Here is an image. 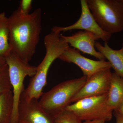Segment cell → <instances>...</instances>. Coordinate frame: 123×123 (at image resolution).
<instances>
[{"instance_id": "obj_1", "label": "cell", "mask_w": 123, "mask_h": 123, "mask_svg": "<svg viewBox=\"0 0 123 123\" xmlns=\"http://www.w3.org/2000/svg\"><path fill=\"white\" fill-rule=\"evenodd\" d=\"M11 52L29 63L35 54L42 31V11L35 10L29 14L17 9L8 18Z\"/></svg>"}, {"instance_id": "obj_2", "label": "cell", "mask_w": 123, "mask_h": 123, "mask_svg": "<svg viewBox=\"0 0 123 123\" xmlns=\"http://www.w3.org/2000/svg\"><path fill=\"white\" fill-rule=\"evenodd\" d=\"M60 35V33L51 31L45 36L44 39L46 49L45 56L37 66L35 75L32 77L27 88L23 92L20 99L25 101L33 99L38 100L43 93V90L47 84L48 73L51 65L69 47Z\"/></svg>"}, {"instance_id": "obj_3", "label": "cell", "mask_w": 123, "mask_h": 123, "mask_svg": "<svg viewBox=\"0 0 123 123\" xmlns=\"http://www.w3.org/2000/svg\"><path fill=\"white\" fill-rule=\"evenodd\" d=\"M87 77L70 79L63 82L48 92L43 93L39 103L44 111L52 117L65 110L73 98L85 84Z\"/></svg>"}, {"instance_id": "obj_4", "label": "cell", "mask_w": 123, "mask_h": 123, "mask_svg": "<svg viewBox=\"0 0 123 123\" xmlns=\"http://www.w3.org/2000/svg\"><path fill=\"white\" fill-rule=\"evenodd\" d=\"M99 27L112 35L123 31V0H86Z\"/></svg>"}, {"instance_id": "obj_5", "label": "cell", "mask_w": 123, "mask_h": 123, "mask_svg": "<svg viewBox=\"0 0 123 123\" xmlns=\"http://www.w3.org/2000/svg\"><path fill=\"white\" fill-rule=\"evenodd\" d=\"M5 58L13 94V108L10 123H19L18 107L21 95L25 89L24 79L27 76L33 77L35 75L37 66L30 65L11 52Z\"/></svg>"}, {"instance_id": "obj_6", "label": "cell", "mask_w": 123, "mask_h": 123, "mask_svg": "<svg viewBox=\"0 0 123 123\" xmlns=\"http://www.w3.org/2000/svg\"><path fill=\"white\" fill-rule=\"evenodd\" d=\"M108 94L83 98L70 104L65 110L73 112L81 121L98 119L110 121L113 111L108 106Z\"/></svg>"}, {"instance_id": "obj_7", "label": "cell", "mask_w": 123, "mask_h": 123, "mask_svg": "<svg viewBox=\"0 0 123 123\" xmlns=\"http://www.w3.org/2000/svg\"><path fill=\"white\" fill-rule=\"evenodd\" d=\"M81 14L76 22L66 27L54 26L51 31L60 33L74 30H82L94 33L99 39L108 43L111 37V34L103 30L98 25L88 7L86 0H80Z\"/></svg>"}, {"instance_id": "obj_8", "label": "cell", "mask_w": 123, "mask_h": 123, "mask_svg": "<svg viewBox=\"0 0 123 123\" xmlns=\"http://www.w3.org/2000/svg\"><path fill=\"white\" fill-rule=\"evenodd\" d=\"M112 73L111 69L98 72L88 78L85 84L73 98L75 103L83 98L107 94L109 92Z\"/></svg>"}, {"instance_id": "obj_9", "label": "cell", "mask_w": 123, "mask_h": 123, "mask_svg": "<svg viewBox=\"0 0 123 123\" xmlns=\"http://www.w3.org/2000/svg\"><path fill=\"white\" fill-rule=\"evenodd\" d=\"M62 61L73 63L79 67L87 79L98 72L111 69V66L108 61L105 60L95 61L83 56L80 51L69 47L59 57Z\"/></svg>"}, {"instance_id": "obj_10", "label": "cell", "mask_w": 123, "mask_h": 123, "mask_svg": "<svg viewBox=\"0 0 123 123\" xmlns=\"http://www.w3.org/2000/svg\"><path fill=\"white\" fill-rule=\"evenodd\" d=\"M60 36L73 48L98 59L105 60L103 55L95 49V42L99 38L94 33L87 31H80L70 36Z\"/></svg>"}, {"instance_id": "obj_11", "label": "cell", "mask_w": 123, "mask_h": 123, "mask_svg": "<svg viewBox=\"0 0 123 123\" xmlns=\"http://www.w3.org/2000/svg\"><path fill=\"white\" fill-rule=\"evenodd\" d=\"M19 121L24 123H54L53 117L43 110L38 99H20L18 107Z\"/></svg>"}, {"instance_id": "obj_12", "label": "cell", "mask_w": 123, "mask_h": 123, "mask_svg": "<svg viewBox=\"0 0 123 123\" xmlns=\"http://www.w3.org/2000/svg\"><path fill=\"white\" fill-rule=\"evenodd\" d=\"M95 47L108 60L114 73L123 78V42L122 47L119 50L112 49L106 42L103 45L99 42H96Z\"/></svg>"}, {"instance_id": "obj_13", "label": "cell", "mask_w": 123, "mask_h": 123, "mask_svg": "<svg viewBox=\"0 0 123 123\" xmlns=\"http://www.w3.org/2000/svg\"><path fill=\"white\" fill-rule=\"evenodd\" d=\"M123 101V78L112 73L107 103L113 111L116 110Z\"/></svg>"}, {"instance_id": "obj_14", "label": "cell", "mask_w": 123, "mask_h": 123, "mask_svg": "<svg viewBox=\"0 0 123 123\" xmlns=\"http://www.w3.org/2000/svg\"><path fill=\"white\" fill-rule=\"evenodd\" d=\"M8 18L5 12L0 13V56L5 58L11 52L9 43Z\"/></svg>"}, {"instance_id": "obj_15", "label": "cell", "mask_w": 123, "mask_h": 123, "mask_svg": "<svg viewBox=\"0 0 123 123\" xmlns=\"http://www.w3.org/2000/svg\"><path fill=\"white\" fill-rule=\"evenodd\" d=\"M13 104L12 90L0 95V123H10Z\"/></svg>"}, {"instance_id": "obj_16", "label": "cell", "mask_w": 123, "mask_h": 123, "mask_svg": "<svg viewBox=\"0 0 123 123\" xmlns=\"http://www.w3.org/2000/svg\"><path fill=\"white\" fill-rule=\"evenodd\" d=\"M12 89L9 77L8 68L6 64L0 67V95Z\"/></svg>"}, {"instance_id": "obj_17", "label": "cell", "mask_w": 123, "mask_h": 123, "mask_svg": "<svg viewBox=\"0 0 123 123\" xmlns=\"http://www.w3.org/2000/svg\"><path fill=\"white\" fill-rule=\"evenodd\" d=\"M54 123H82L73 112L65 110L53 117Z\"/></svg>"}, {"instance_id": "obj_18", "label": "cell", "mask_w": 123, "mask_h": 123, "mask_svg": "<svg viewBox=\"0 0 123 123\" xmlns=\"http://www.w3.org/2000/svg\"><path fill=\"white\" fill-rule=\"evenodd\" d=\"M32 2L31 0H21L18 9L23 14H29L32 8Z\"/></svg>"}, {"instance_id": "obj_19", "label": "cell", "mask_w": 123, "mask_h": 123, "mask_svg": "<svg viewBox=\"0 0 123 123\" xmlns=\"http://www.w3.org/2000/svg\"><path fill=\"white\" fill-rule=\"evenodd\" d=\"M115 116L116 118V123H123V116L115 112Z\"/></svg>"}, {"instance_id": "obj_20", "label": "cell", "mask_w": 123, "mask_h": 123, "mask_svg": "<svg viewBox=\"0 0 123 123\" xmlns=\"http://www.w3.org/2000/svg\"><path fill=\"white\" fill-rule=\"evenodd\" d=\"M114 111L115 112H116L123 116V101Z\"/></svg>"}, {"instance_id": "obj_21", "label": "cell", "mask_w": 123, "mask_h": 123, "mask_svg": "<svg viewBox=\"0 0 123 123\" xmlns=\"http://www.w3.org/2000/svg\"><path fill=\"white\" fill-rule=\"evenodd\" d=\"M105 122L103 120L98 119L84 121L82 122V123H105Z\"/></svg>"}, {"instance_id": "obj_22", "label": "cell", "mask_w": 123, "mask_h": 123, "mask_svg": "<svg viewBox=\"0 0 123 123\" xmlns=\"http://www.w3.org/2000/svg\"><path fill=\"white\" fill-rule=\"evenodd\" d=\"M6 64L5 58L0 56V67L4 66Z\"/></svg>"}, {"instance_id": "obj_23", "label": "cell", "mask_w": 123, "mask_h": 123, "mask_svg": "<svg viewBox=\"0 0 123 123\" xmlns=\"http://www.w3.org/2000/svg\"><path fill=\"white\" fill-rule=\"evenodd\" d=\"M19 123H24L23 122H22V121H19Z\"/></svg>"}]
</instances>
